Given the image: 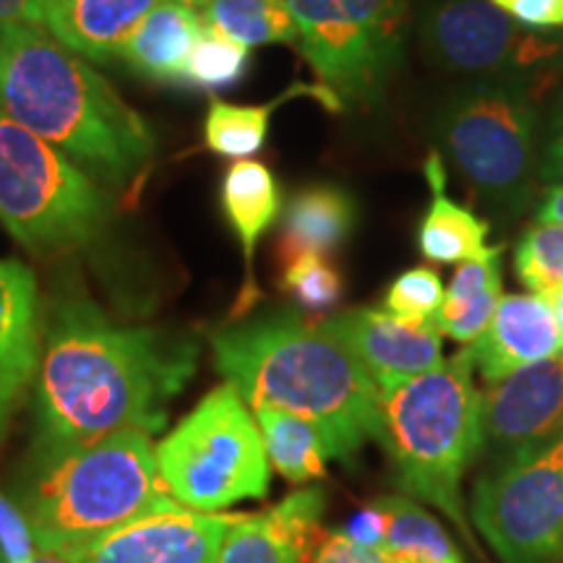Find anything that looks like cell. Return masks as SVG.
<instances>
[{"instance_id": "cell-31", "label": "cell", "mask_w": 563, "mask_h": 563, "mask_svg": "<svg viewBox=\"0 0 563 563\" xmlns=\"http://www.w3.org/2000/svg\"><path fill=\"white\" fill-rule=\"evenodd\" d=\"M501 245H490L483 256L462 262L456 269L452 285H449L446 295H443V306L435 316H452L460 308L475 300L483 290L493 285H504L501 282Z\"/></svg>"}, {"instance_id": "cell-12", "label": "cell", "mask_w": 563, "mask_h": 563, "mask_svg": "<svg viewBox=\"0 0 563 563\" xmlns=\"http://www.w3.org/2000/svg\"><path fill=\"white\" fill-rule=\"evenodd\" d=\"M235 519L175 506L100 534L70 553V559L79 563H217Z\"/></svg>"}, {"instance_id": "cell-11", "label": "cell", "mask_w": 563, "mask_h": 563, "mask_svg": "<svg viewBox=\"0 0 563 563\" xmlns=\"http://www.w3.org/2000/svg\"><path fill=\"white\" fill-rule=\"evenodd\" d=\"M420 37L441 68L485 79L563 63V34L517 24L490 0H439L428 5Z\"/></svg>"}, {"instance_id": "cell-27", "label": "cell", "mask_w": 563, "mask_h": 563, "mask_svg": "<svg viewBox=\"0 0 563 563\" xmlns=\"http://www.w3.org/2000/svg\"><path fill=\"white\" fill-rule=\"evenodd\" d=\"M251 66V47L217 30H203L183 74V87L228 89L245 79Z\"/></svg>"}, {"instance_id": "cell-40", "label": "cell", "mask_w": 563, "mask_h": 563, "mask_svg": "<svg viewBox=\"0 0 563 563\" xmlns=\"http://www.w3.org/2000/svg\"><path fill=\"white\" fill-rule=\"evenodd\" d=\"M545 298H548V302H551L553 316H555V321H559V329H561V334H563V285L548 292Z\"/></svg>"}, {"instance_id": "cell-13", "label": "cell", "mask_w": 563, "mask_h": 563, "mask_svg": "<svg viewBox=\"0 0 563 563\" xmlns=\"http://www.w3.org/2000/svg\"><path fill=\"white\" fill-rule=\"evenodd\" d=\"M321 327L365 365L378 391L443 365V334L433 319H402L378 308H361L323 319Z\"/></svg>"}, {"instance_id": "cell-36", "label": "cell", "mask_w": 563, "mask_h": 563, "mask_svg": "<svg viewBox=\"0 0 563 563\" xmlns=\"http://www.w3.org/2000/svg\"><path fill=\"white\" fill-rule=\"evenodd\" d=\"M42 26V0H0V26Z\"/></svg>"}, {"instance_id": "cell-41", "label": "cell", "mask_w": 563, "mask_h": 563, "mask_svg": "<svg viewBox=\"0 0 563 563\" xmlns=\"http://www.w3.org/2000/svg\"><path fill=\"white\" fill-rule=\"evenodd\" d=\"M180 3H188V5H194V9H203V3H207V0H180Z\"/></svg>"}, {"instance_id": "cell-39", "label": "cell", "mask_w": 563, "mask_h": 563, "mask_svg": "<svg viewBox=\"0 0 563 563\" xmlns=\"http://www.w3.org/2000/svg\"><path fill=\"white\" fill-rule=\"evenodd\" d=\"M24 563H79L76 559H70V555L66 553H55V551H42V548H37V553L32 555L30 561Z\"/></svg>"}, {"instance_id": "cell-4", "label": "cell", "mask_w": 563, "mask_h": 563, "mask_svg": "<svg viewBox=\"0 0 563 563\" xmlns=\"http://www.w3.org/2000/svg\"><path fill=\"white\" fill-rule=\"evenodd\" d=\"M175 506L150 435L115 433L34 460L19 509L37 548L70 555L104 532Z\"/></svg>"}, {"instance_id": "cell-38", "label": "cell", "mask_w": 563, "mask_h": 563, "mask_svg": "<svg viewBox=\"0 0 563 563\" xmlns=\"http://www.w3.org/2000/svg\"><path fill=\"white\" fill-rule=\"evenodd\" d=\"M368 563H420V561L410 559V555L386 551V548H373V551H368Z\"/></svg>"}, {"instance_id": "cell-3", "label": "cell", "mask_w": 563, "mask_h": 563, "mask_svg": "<svg viewBox=\"0 0 563 563\" xmlns=\"http://www.w3.org/2000/svg\"><path fill=\"white\" fill-rule=\"evenodd\" d=\"M0 112L112 188L139 178L157 152L150 121L40 26H0Z\"/></svg>"}, {"instance_id": "cell-2", "label": "cell", "mask_w": 563, "mask_h": 563, "mask_svg": "<svg viewBox=\"0 0 563 563\" xmlns=\"http://www.w3.org/2000/svg\"><path fill=\"white\" fill-rule=\"evenodd\" d=\"M214 368L251 407L272 405L319 428L329 460L350 462L382 439V391L344 344L295 311L249 319L209 336Z\"/></svg>"}, {"instance_id": "cell-10", "label": "cell", "mask_w": 563, "mask_h": 563, "mask_svg": "<svg viewBox=\"0 0 563 563\" xmlns=\"http://www.w3.org/2000/svg\"><path fill=\"white\" fill-rule=\"evenodd\" d=\"M473 522L504 563H563V426L475 483Z\"/></svg>"}, {"instance_id": "cell-25", "label": "cell", "mask_w": 563, "mask_h": 563, "mask_svg": "<svg viewBox=\"0 0 563 563\" xmlns=\"http://www.w3.org/2000/svg\"><path fill=\"white\" fill-rule=\"evenodd\" d=\"M321 84L306 89L295 87L282 95L279 100L266 104H232L224 100H211L207 121H203V146L220 157L249 159L266 144L269 136L272 112L279 108L282 100L300 95V91H319Z\"/></svg>"}, {"instance_id": "cell-35", "label": "cell", "mask_w": 563, "mask_h": 563, "mask_svg": "<svg viewBox=\"0 0 563 563\" xmlns=\"http://www.w3.org/2000/svg\"><path fill=\"white\" fill-rule=\"evenodd\" d=\"M313 563H368V548L355 545L344 532H327Z\"/></svg>"}, {"instance_id": "cell-33", "label": "cell", "mask_w": 563, "mask_h": 563, "mask_svg": "<svg viewBox=\"0 0 563 563\" xmlns=\"http://www.w3.org/2000/svg\"><path fill=\"white\" fill-rule=\"evenodd\" d=\"M538 170L540 178L548 183H563V95L555 102L551 123L545 129V154Z\"/></svg>"}, {"instance_id": "cell-19", "label": "cell", "mask_w": 563, "mask_h": 563, "mask_svg": "<svg viewBox=\"0 0 563 563\" xmlns=\"http://www.w3.org/2000/svg\"><path fill=\"white\" fill-rule=\"evenodd\" d=\"M220 203L230 230L235 232L243 249L245 282L241 300L235 306V316L249 313L253 302L258 300V285L253 277V256H256L258 241L282 211V188L277 178L264 162L258 159H235L224 173L220 186Z\"/></svg>"}, {"instance_id": "cell-16", "label": "cell", "mask_w": 563, "mask_h": 563, "mask_svg": "<svg viewBox=\"0 0 563 563\" xmlns=\"http://www.w3.org/2000/svg\"><path fill=\"white\" fill-rule=\"evenodd\" d=\"M323 493L306 488L264 514L238 517L217 563H313L323 540Z\"/></svg>"}, {"instance_id": "cell-7", "label": "cell", "mask_w": 563, "mask_h": 563, "mask_svg": "<svg viewBox=\"0 0 563 563\" xmlns=\"http://www.w3.org/2000/svg\"><path fill=\"white\" fill-rule=\"evenodd\" d=\"M439 150L493 209L519 211L538 170V102L522 79H481L443 104Z\"/></svg>"}, {"instance_id": "cell-24", "label": "cell", "mask_w": 563, "mask_h": 563, "mask_svg": "<svg viewBox=\"0 0 563 563\" xmlns=\"http://www.w3.org/2000/svg\"><path fill=\"white\" fill-rule=\"evenodd\" d=\"M203 24L245 47L298 42V26L285 0H207Z\"/></svg>"}, {"instance_id": "cell-29", "label": "cell", "mask_w": 563, "mask_h": 563, "mask_svg": "<svg viewBox=\"0 0 563 563\" xmlns=\"http://www.w3.org/2000/svg\"><path fill=\"white\" fill-rule=\"evenodd\" d=\"M514 269L527 290L548 295L563 285V224L538 222L514 253Z\"/></svg>"}, {"instance_id": "cell-17", "label": "cell", "mask_w": 563, "mask_h": 563, "mask_svg": "<svg viewBox=\"0 0 563 563\" xmlns=\"http://www.w3.org/2000/svg\"><path fill=\"white\" fill-rule=\"evenodd\" d=\"M563 350V334L545 295H501L488 329L467 344L488 384Z\"/></svg>"}, {"instance_id": "cell-22", "label": "cell", "mask_w": 563, "mask_h": 563, "mask_svg": "<svg viewBox=\"0 0 563 563\" xmlns=\"http://www.w3.org/2000/svg\"><path fill=\"white\" fill-rule=\"evenodd\" d=\"M426 178L431 186V203L420 222L418 243L422 256L433 264H462L483 256L490 245V224L481 220L475 211L449 199L446 194V165L433 152L426 162Z\"/></svg>"}, {"instance_id": "cell-15", "label": "cell", "mask_w": 563, "mask_h": 563, "mask_svg": "<svg viewBox=\"0 0 563 563\" xmlns=\"http://www.w3.org/2000/svg\"><path fill=\"white\" fill-rule=\"evenodd\" d=\"M40 290L30 266L0 258V441L40 368Z\"/></svg>"}, {"instance_id": "cell-14", "label": "cell", "mask_w": 563, "mask_h": 563, "mask_svg": "<svg viewBox=\"0 0 563 563\" xmlns=\"http://www.w3.org/2000/svg\"><path fill=\"white\" fill-rule=\"evenodd\" d=\"M563 426V350L488 384L483 394V446L509 456Z\"/></svg>"}, {"instance_id": "cell-32", "label": "cell", "mask_w": 563, "mask_h": 563, "mask_svg": "<svg viewBox=\"0 0 563 563\" xmlns=\"http://www.w3.org/2000/svg\"><path fill=\"white\" fill-rule=\"evenodd\" d=\"M490 3L530 30H561L563 26V0H490Z\"/></svg>"}, {"instance_id": "cell-23", "label": "cell", "mask_w": 563, "mask_h": 563, "mask_svg": "<svg viewBox=\"0 0 563 563\" xmlns=\"http://www.w3.org/2000/svg\"><path fill=\"white\" fill-rule=\"evenodd\" d=\"M266 456L277 473L295 485L327 475V441L311 420L272 405L253 407Z\"/></svg>"}, {"instance_id": "cell-1", "label": "cell", "mask_w": 563, "mask_h": 563, "mask_svg": "<svg viewBox=\"0 0 563 563\" xmlns=\"http://www.w3.org/2000/svg\"><path fill=\"white\" fill-rule=\"evenodd\" d=\"M196 361L188 334L123 327L84 295L58 298L34 376L32 462L115 433H159Z\"/></svg>"}, {"instance_id": "cell-20", "label": "cell", "mask_w": 563, "mask_h": 563, "mask_svg": "<svg viewBox=\"0 0 563 563\" xmlns=\"http://www.w3.org/2000/svg\"><path fill=\"white\" fill-rule=\"evenodd\" d=\"M207 30L194 5L165 0L146 13L123 45L121 58L139 79L152 84H183L186 63Z\"/></svg>"}, {"instance_id": "cell-5", "label": "cell", "mask_w": 563, "mask_h": 563, "mask_svg": "<svg viewBox=\"0 0 563 563\" xmlns=\"http://www.w3.org/2000/svg\"><path fill=\"white\" fill-rule=\"evenodd\" d=\"M467 350L439 368L382 391V439L397 483L433 504L477 551L462 501V477L483 449V394Z\"/></svg>"}, {"instance_id": "cell-26", "label": "cell", "mask_w": 563, "mask_h": 563, "mask_svg": "<svg viewBox=\"0 0 563 563\" xmlns=\"http://www.w3.org/2000/svg\"><path fill=\"white\" fill-rule=\"evenodd\" d=\"M384 514L386 551L410 555L420 563H464L452 538L428 511L402 496H384L376 501Z\"/></svg>"}, {"instance_id": "cell-18", "label": "cell", "mask_w": 563, "mask_h": 563, "mask_svg": "<svg viewBox=\"0 0 563 563\" xmlns=\"http://www.w3.org/2000/svg\"><path fill=\"white\" fill-rule=\"evenodd\" d=\"M159 3L165 0H42V26L81 58L110 60Z\"/></svg>"}, {"instance_id": "cell-21", "label": "cell", "mask_w": 563, "mask_h": 563, "mask_svg": "<svg viewBox=\"0 0 563 563\" xmlns=\"http://www.w3.org/2000/svg\"><path fill=\"white\" fill-rule=\"evenodd\" d=\"M357 207L350 191L340 186H306L295 191L282 209L279 258L282 264L302 253L332 256L352 235Z\"/></svg>"}, {"instance_id": "cell-6", "label": "cell", "mask_w": 563, "mask_h": 563, "mask_svg": "<svg viewBox=\"0 0 563 563\" xmlns=\"http://www.w3.org/2000/svg\"><path fill=\"white\" fill-rule=\"evenodd\" d=\"M110 196L60 150L0 112V222L34 256L84 249L110 224Z\"/></svg>"}, {"instance_id": "cell-9", "label": "cell", "mask_w": 563, "mask_h": 563, "mask_svg": "<svg viewBox=\"0 0 563 563\" xmlns=\"http://www.w3.org/2000/svg\"><path fill=\"white\" fill-rule=\"evenodd\" d=\"M319 84L342 104H376L402 66L410 0H285Z\"/></svg>"}, {"instance_id": "cell-28", "label": "cell", "mask_w": 563, "mask_h": 563, "mask_svg": "<svg viewBox=\"0 0 563 563\" xmlns=\"http://www.w3.org/2000/svg\"><path fill=\"white\" fill-rule=\"evenodd\" d=\"M282 290L290 295L300 311L321 316L342 300L344 279L327 256L302 253L282 264Z\"/></svg>"}, {"instance_id": "cell-8", "label": "cell", "mask_w": 563, "mask_h": 563, "mask_svg": "<svg viewBox=\"0 0 563 563\" xmlns=\"http://www.w3.org/2000/svg\"><path fill=\"white\" fill-rule=\"evenodd\" d=\"M154 456L167 493L186 509L217 514L269 493L262 431L230 382L211 389L154 446Z\"/></svg>"}, {"instance_id": "cell-34", "label": "cell", "mask_w": 563, "mask_h": 563, "mask_svg": "<svg viewBox=\"0 0 563 563\" xmlns=\"http://www.w3.org/2000/svg\"><path fill=\"white\" fill-rule=\"evenodd\" d=\"M355 545L361 548H382L384 545V514L376 504L365 506L363 511H357L355 517L350 519V525L342 530Z\"/></svg>"}, {"instance_id": "cell-37", "label": "cell", "mask_w": 563, "mask_h": 563, "mask_svg": "<svg viewBox=\"0 0 563 563\" xmlns=\"http://www.w3.org/2000/svg\"><path fill=\"white\" fill-rule=\"evenodd\" d=\"M538 222L563 224V183H553L538 207Z\"/></svg>"}, {"instance_id": "cell-30", "label": "cell", "mask_w": 563, "mask_h": 563, "mask_svg": "<svg viewBox=\"0 0 563 563\" xmlns=\"http://www.w3.org/2000/svg\"><path fill=\"white\" fill-rule=\"evenodd\" d=\"M443 282L428 266L407 269L391 282L384 298V311L402 319H435L443 306Z\"/></svg>"}]
</instances>
